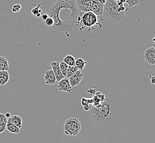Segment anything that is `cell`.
<instances>
[{
	"instance_id": "obj_1",
	"label": "cell",
	"mask_w": 155,
	"mask_h": 143,
	"mask_svg": "<svg viewBox=\"0 0 155 143\" xmlns=\"http://www.w3.org/2000/svg\"><path fill=\"white\" fill-rule=\"evenodd\" d=\"M120 110L118 102L110 96L105 98L98 108L91 106L87 111L90 121L99 132H114L119 127L120 123Z\"/></svg>"
},
{
	"instance_id": "obj_2",
	"label": "cell",
	"mask_w": 155,
	"mask_h": 143,
	"mask_svg": "<svg viewBox=\"0 0 155 143\" xmlns=\"http://www.w3.org/2000/svg\"><path fill=\"white\" fill-rule=\"evenodd\" d=\"M40 8L42 9V13H46L48 17L53 18L54 25L48 29L52 32L60 34L67 35L73 30V25L68 21H63L60 18V12L54 9L52 5H50L46 2L40 3Z\"/></svg>"
},
{
	"instance_id": "obj_3",
	"label": "cell",
	"mask_w": 155,
	"mask_h": 143,
	"mask_svg": "<svg viewBox=\"0 0 155 143\" xmlns=\"http://www.w3.org/2000/svg\"><path fill=\"white\" fill-rule=\"evenodd\" d=\"M125 7L119 6L114 0H106L104 5L103 15L111 23H118L122 21L125 16Z\"/></svg>"
},
{
	"instance_id": "obj_4",
	"label": "cell",
	"mask_w": 155,
	"mask_h": 143,
	"mask_svg": "<svg viewBox=\"0 0 155 143\" xmlns=\"http://www.w3.org/2000/svg\"><path fill=\"white\" fill-rule=\"evenodd\" d=\"M76 5L80 11L91 12L96 15H103L104 5L98 0H76Z\"/></svg>"
},
{
	"instance_id": "obj_5",
	"label": "cell",
	"mask_w": 155,
	"mask_h": 143,
	"mask_svg": "<svg viewBox=\"0 0 155 143\" xmlns=\"http://www.w3.org/2000/svg\"><path fill=\"white\" fill-rule=\"evenodd\" d=\"M52 6L60 12L62 9H64L66 11L67 9H70L71 11L70 18L71 19H74L78 13L80 12L76 5V0H57Z\"/></svg>"
},
{
	"instance_id": "obj_6",
	"label": "cell",
	"mask_w": 155,
	"mask_h": 143,
	"mask_svg": "<svg viewBox=\"0 0 155 143\" xmlns=\"http://www.w3.org/2000/svg\"><path fill=\"white\" fill-rule=\"evenodd\" d=\"M80 13V15L76 17L77 21L81 23L84 27L91 28L97 24V16L93 12L81 11Z\"/></svg>"
},
{
	"instance_id": "obj_7",
	"label": "cell",
	"mask_w": 155,
	"mask_h": 143,
	"mask_svg": "<svg viewBox=\"0 0 155 143\" xmlns=\"http://www.w3.org/2000/svg\"><path fill=\"white\" fill-rule=\"evenodd\" d=\"M81 130V122L77 118H70L64 123V131L68 135L76 136Z\"/></svg>"
},
{
	"instance_id": "obj_8",
	"label": "cell",
	"mask_w": 155,
	"mask_h": 143,
	"mask_svg": "<svg viewBox=\"0 0 155 143\" xmlns=\"http://www.w3.org/2000/svg\"><path fill=\"white\" fill-rule=\"evenodd\" d=\"M73 87L71 85L68 78H64L58 82L57 88L61 91H64L69 94L73 92Z\"/></svg>"
},
{
	"instance_id": "obj_9",
	"label": "cell",
	"mask_w": 155,
	"mask_h": 143,
	"mask_svg": "<svg viewBox=\"0 0 155 143\" xmlns=\"http://www.w3.org/2000/svg\"><path fill=\"white\" fill-rule=\"evenodd\" d=\"M144 59L149 65H154L155 64V48L154 47L147 48L143 55Z\"/></svg>"
},
{
	"instance_id": "obj_10",
	"label": "cell",
	"mask_w": 155,
	"mask_h": 143,
	"mask_svg": "<svg viewBox=\"0 0 155 143\" xmlns=\"http://www.w3.org/2000/svg\"><path fill=\"white\" fill-rule=\"evenodd\" d=\"M84 75L80 70H78L75 72L73 75H72L69 78V81L72 87H75L81 83Z\"/></svg>"
},
{
	"instance_id": "obj_11",
	"label": "cell",
	"mask_w": 155,
	"mask_h": 143,
	"mask_svg": "<svg viewBox=\"0 0 155 143\" xmlns=\"http://www.w3.org/2000/svg\"><path fill=\"white\" fill-rule=\"evenodd\" d=\"M59 63H58L57 61H54L51 63L52 70L54 72V74L56 78V81L58 82L60 81L61 80H62L63 78H66L62 75V72L60 70Z\"/></svg>"
},
{
	"instance_id": "obj_12",
	"label": "cell",
	"mask_w": 155,
	"mask_h": 143,
	"mask_svg": "<svg viewBox=\"0 0 155 143\" xmlns=\"http://www.w3.org/2000/svg\"><path fill=\"white\" fill-rule=\"evenodd\" d=\"M44 79L45 83L50 85H54L56 82V78L52 69L48 70L45 72Z\"/></svg>"
},
{
	"instance_id": "obj_13",
	"label": "cell",
	"mask_w": 155,
	"mask_h": 143,
	"mask_svg": "<svg viewBox=\"0 0 155 143\" xmlns=\"http://www.w3.org/2000/svg\"><path fill=\"white\" fill-rule=\"evenodd\" d=\"M6 130L8 132L13 134H19L21 132L20 128H18L16 125H15L12 122L10 117L7 119V122L6 123Z\"/></svg>"
},
{
	"instance_id": "obj_14",
	"label": "cell",
	"mask_w": 155,
	"mask_h": 143,
	"mask_svg": "<svg viewBox=\"0 0 155 143\" xmlns=\"http://www.w3.org/2000/svg\"><path fill=\"white\" fill-rule=\"evenodd\" d=\"M9 80V74L7 71H0V85L3 86L8 82Z\"/></svg>"
},
{
	"instance_id": "obj_15",
	"label": "cell",
	"mask_w": 155,
	"mask_h": 143,
	"mask_svg": "<svg viewBox=\"0 0 155 143\" xmlns=\"http://www.w3.org/2000/svg\"><path fill=\"white\" fill-rule=\"evenodd\" d=\"M10 118H11L12 122L17 127H18V128L21 129L22 127L23 120H22V118L21 117L17 116V115H13L12 116H11Z\"/></svg>"
},
{
	"instance_id": "obj_16",
	"label": "cell",
	"mask_w": 155,
	"mask_h": 143,
	"mask_svg": "<svg viewBox=\"0 0 155 143\" xmlns=\"http://www.w3.org/2000/svg\"><path fill=\"white\" fill-rule=\"evenodd\" d=\"M9 69V63L8 60L4 57H0V71H8Z\"/></svg>"
},
{
	"instance_id": "obj_17",
	"label": "cell",
	"mask_w": 155,
	"mask_h": 143,
	"mask_svg": "<svg viewBox=\"0 0 155 143\" xmlns=\"http://www.w3.org/2000/svg\"><path fill=\"white\" fill-rule=\"evenodd\" d=\"M63 62L66 63L69 66H75V60L74 57L72 55H67L64 57Z\"/></svg>"
},
{
	"instance_id": "obj_18",
	"label": "cell",
	"mask_w": 155,
	"mask_h": 143,
	"mask_svg": "<svg viewBox=\"0 0 155 143\" xmlns=\"http://www.w3.org/2000/svg\"><path fill=\"white\" fill-rule=\"evenodd\" d=\"M87 64V62L85 61L81 58H79L75 61V66H77L78 69L80 71H83Z\"/></svg>"
},
{
	"instance_id": "obj_19",
	"label": "cell",
	"mask_w": 155,
	"mask_h": 143,
	"mask_svg": "<svg viewBox=\"0 0 155 143\" xmlns=\"http://www.w3.org/2000/svg\"><path fill=\"white\" fill-rule=\"evenodd\" d=\"M59 66H60V69L61 71L62 72V75L66 78L67 77V68L68 67V65H67L66 63L64 62H61L59 63Z\"/></svg>"
},
{
	"instance_id": "obj_20",
	"label": "cell",
	"mask_w": 155,
	"mask_h": 143,
	"mask_svg": "<svg viewBox=\"0 0 155 143\" xmlns=\"http://www.w3.org/2000/svg\"><path fill=\"white\" fill-rule=\"evenodd\" d=\"M78 70L77 66H69L67 71V77L66 78L70 77L72 75H73L75 72Z\"/></svg>"
},
{
	"instance_id": "obj_21",
	"label": "cell",
	"mask_w": 155,
	"mask_h": 143,
	"mask_svg": "<svg viewBox=\"0 0 155 143\" xmlns=\"http://www.w3.org/2000/svg\"><path fill=\"white\" fill-rule=\"evenodd\" d=\"M54 21L53 18H51L50 17H48L45 21V27L48 29L52 27L54 25Z\"/></svg>"
},
{
	"instance_id": "obj_22",
	"label": "cell",
	"mask_w": 155,
	"mask_h": 143,
	"mask_svg": "<svg viewBox=\"0 0 155 143\" xmlns=\"http://www.w3.org/2000/svg\"><path fill=\"white\" fill-rule=\"evenodd\" d=\"M141 2V0H125V3H127L130 7L138 5Z\"/></svg>"
},
{
	"instance_id": "obj_23",
	"label": "cell",
	"mask_w": 155,
	"mask_h": 143,
	"mask_svg": "<svg viewBox=\"0 0 155 143\" xmlns=\"http://www.w3.org/2000/svg\"><path fill=\"white\" fill-rule=\"evenodd\" d=\"M40 3L38 5V6L34 8L33 9L31 10V12L33 14V15H35L36 16L38 14H41L42 15V9L40 8Z\"/></svg>"
},
{
	"instance_id": "obj_24",
	"label": "cell",
	"mask_w": 155,
	"mask_h": 143,
	"mask_svg": "<svg viewBox=\"0 0 155 143\" xmlns=\"http://www.w3.org/2000/svg\"><path fill=\"white\" fill-rule=\"evenodd\" d=\"M21 6L20 4H15L12 7V12L13 13H17L21 10Z\"/></svg>"
},
{
	"instance_id": "obj_25",
	"label": "cell",
	"mask_w": 155,
	"mask_h": 143,
	"mask_svg": "<svg viewBox=\"0 0 155 143\" xmlns=\"http://www.w3.org/2000/svg\"><path fill=\"white\" fill-rule=\"evenodd\" d=\"M8 118H7L5 114L4 113H0V123H7V119Z\"/></svg>"
},
{
	"instance_id": "obj_26",
	"label": "cell",
	"mask_w": 155,
	"mask_h": 143,
	"mask_svg": "<svg viewBox=\"0 0 155 143\" xmlns=\"http://www.w3.org/2000/svg\"><path fill=\"white\" fill-rule=\"evenodd\" d=\"M6 123H0V133H2L6 130Z\"/></svg>"
},
{
	"instance_id": "obj_27",
	"label": "cell",
	"mask_w": 155,
	"mask_h": 143,
	"mask_svg": "<svg viewBox=\"0 0 155 143\" xmlns=\"http://www.w3.org/2000/svg\"><path fill=\"white\" fill-rule=\"evenodd\" d=\"M41 17L42 19L44 21H45L47 18L48 17V15L47 13H42L41 15Z\"/></svg>"
},
{
	"instance_id": "obj_28",
	"label": "cell",
	"mask_w": 155,
	"mask_h": 143,
	"mask_svg": "<svg viewBox=\"0 0 155 143\" xmlns=\"http://www.w3.org/2000/svg\"><path fill=\"white\" fill-rule=\"evenodd\" d=\"M150 82L152 84H155V76H151L150 75Z\"/></svg>"
},
{
	"instance_id": "obj_29",
	"label": "cell",
	"mask_w": 155,
	"mask_h": 143,
	"mask_svg": "<svg viewBox=\"0 0 155 143\" xmlns=\"http://www.w3.org/2000/svg\"><path fill=\"white\" fill-rule=\"evenodd\" d=\"M98 2L100 3H101L102 5H104V3L106 2V0H98Z\"/></svg>"
},
{
	"instance_id": "obj_30",
	"label": "cell",
	"mask_w": 155,
	"mask_h": 143,
	"mask_svg": "<svg viewBox=\"0 0 155 143\" xmlns=\"http://www.w3.org/2000/svg\"><path fill=\"white\" fill-rule=\"evenodd\" d=\"M5 115H6V116L7 117V118H9V117H11V115H10V113H6L5 114Z\"/></svg>"
}]
</instances>
